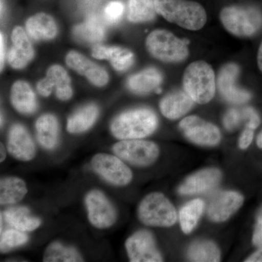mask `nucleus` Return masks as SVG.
Instances as JSON below:
<instances>
[{
    "label": "nucleus",
    "instance_id": "1",
    "mask_svg": "<svg viewBox=\"0 0 262 262\" xmlns=\"http://www.w3.org/2000/svg\"><path fill=\"white\" fill-rule=\"evenodd\" d=\"M157 13L170 23L188 30L198 31L207 21L206 10L190 0H155Z\"/></svg>",
    "mask_w": 262,
    "mask_h": 262
},
{
    "label": "nucleus",
    "instance_id": "2",
    "mask_svg": "<svg viewBox=\"0 0 262 262\" xmlns=\"http://www.w3.org/2000/svg\"><path fill=\"white\" fill-rule=\"evenodd\" d=\"M158 125L154 112L146 108H136L120 114L112 122L113 135L120 140L140 139L151 135Z\"/></svg>",
    "mask_w": 262,
    "mask_h": 262
},
{
    "label": "nucleus",
    "instance_id": "3",
    "mask_svg": "<svg viewBox=\"0 0 262 262\" xmlns=\"http://www.w3.org/2000/svg\"><path fill=\"white\" fill-rule=\"evenodd\" d=\"M184 91L194 102H210L215 94L214 71L206 61H196L188 66L183 77Z\"/></svg>",
    "mask_w": 262,
    "mask_h": 262
},
{
    "label": "nucleus",
    "instance_id": "4",
    "mask_svg": "<svg viewBox=\"0 0 262 262\" xmlns=\"http://www.w3.org/2000/svg\"><path fill=\"white\" fill-rule=\"evenodd\" d=\"M220 18L226 30L236 37H251L262 27L261 13L254 7L229 5L221 10Z\"/></svg>",
    "mask_w": 262,
    "mask_h": 262
},
{
    "label": "nucleus",
    "instance_id": "5",
    "mask_svg": "<svg viewBox=\"0 0 262 262\" xmlns=\"http://www.w3.org/2000/svg\"><path fill=\"white\" fill-rule=\"evenodd\" d=\"M146 46L151 56L166 63L185 61L189 54L185 40L164 29H156L150 33L146 38Z\"/></svg>",
    "mask_w": 262,
    "mask_h": 262
},
{
    "label": "nucleus",
    "instance_id": "6",
    "mask_svg": "<svg viewBox=\"0 0 262 262\" xmlns=\"http://www.w3.org/2000/svg\"><path fill=\"white\" fill-rule=\"evenodd\" d=\"M139 220L152 227H170L177 222L175 208L164 194L153 192L146 196L138 209Z\"/></svg>",
    "mask_w": 262,
    "mask_h": 262
},
{
    "label": "nucleus",
    "instance_id": "7",
    "mask_svg": "<svg viewBox=\"0 0 262 262\" xmlns=\"http://www.w3.org/2000/svg\"><path fill=\"white\" fill-rule=\"evenodd\" d=\"M115 155L137 166H147L155 163L160 154L158 146L151 141L141 139L121 140L113 146Z\"/></svg>",
    "mask_w": 262,
    "mask_h": 262
},
{
    "label": "nucleus",
    "instance_id": "8",
    "mask_svg": "<svg viewBox=\"0 0 262 262\" xmlns=\"http://www.w3.org/2000/svg\"><path fill=\"white\" fill-rule=\"evenodd\" d=\"M91 166L95 172L106 182L113 185L122 187L132 181L130 169L115 155L99 153L91 160Z\"/></svg>",
    "mask_w": 262,
    "mask_h": 262
},
{
    "label": "nucleus",
    "instance_id": "9",
    "mask_svg": "<svg viewBox=\"0 0 262 262\" xmlns=\"http://www.w3.org/2000/svg\"><path fill=\"white\" fill-rule=\"evenodd\" d=\"M84 204L90 223L96 228H110L116 222V210L101 191H90L84 198Z\"/></svg>",
    "mask_w": 262,
    "mask_h": 262
},
{
    "label": "nucleus",
    "instance_id": "10",
    "mask_svg": "<svg viewBox=\"0 0 262 262\" xmlns=\"http://www.w3.org/2000/svg\"><path fill=\"white\" fill-rule=\"evenodd\" d=\"M179 127L189 141L199 145L215 146L221 140L218 127L194 115L183 119Z\"/></svg>",
    "mask_w": 262,
    "mask_h": 262
},
{
    "label": "nucleus",
    "instance_id": "11",
    "mask_svg": "<svg viewBox=\"0 0 262 262\" xmlns=\"http://www.w3.org/2000/svg\"><path fill=\"white\" fill-rule=\"evenodd\" d=\"M125 248L130 261H163L153 236L148 231H139L130 236L125 242Z\"/></svg>",
    "mask_w": 262,
    "mask_h": 262
},
{
    "label": "nucleus",
    "instance_id": "12",
    "mask_svg": "<svg viewBox=\"0 0 262 262\" xmlns=\"http://www.w3.org/2000/svg\"><path fill=\"white\" fill-rule=\"evenodd\" d=\"M37 89L44 97L49 96L55 90L57 98L61 101L70 99L73 95L70 76L61 66L58 64L48 69L46 77L38 82Z\"/></svg>",
    "mask_w": 262,
    "mask_h": 262
},
{
    "label": "nucleus",
    "instance_id": "13",
    "mask_svg": "<svg viewBox=\"0 0 262 262\" xmlns=\"http://www.w3.org/2000/svg\"><path fill=\"white\" fill-rule=\"evenodd\" d=\"M239 70L235 63H227L221 69L217 79L220 94L230 103H244L251 98L248 91L239 89L237 84Z\"/></svg>",
    "mask_w": 262,
    "mask_h": 262
},
{
    "label": "nucleus",
    "instance_id": "14",
    "mask_svg": "<svg viewBox=\"0 0 262 262\" xmlns=\"http://www.w3.org/2000/svg\"><path fill=\"white\" fill-rule=\"evenodd\" d=\"M7 149L15 159L30 161L35 157L37 149L28 131L22 125L15 124L10 129Z\"/></svg>",
    "mask_w": 262,
    "mask_h": 262
},
{
    "label": "nucleus",
    "instance_id": "15",
    "mask_svg": "<svg viewBox=\"0 0 262 262\" xmlns=\"http://www.w3.org/2000/svg\"><path fill=\"white\" fill-rule=\"evenodd\" d=\"M66 62L69 67L84 76L94 85L101 87L108 82V75L106 70L78 52H70L66 57Z\"/></svg>",
    "mask_w": 262,
    "mask_h": 262
},
{
    "label": "nucleus",
    "instance_id": "16",
    "mask_svg": "<svg viewBox=\"0 0 262 262\" xmlns=\"http://www.w3.org/2000/svg\"><path fill=\"white\" fill-rule=\"evenodd\" d=\"M243 203L244 198L239 193L229 191L218 193L210 202L208 216L213 222H225L239 209Z\"/></svg>",
    "mask_w": 262,
    "mask_h": 262
},
{
    "label": "nucleus",
    "instance_id": "17",
    "mask_svg": "<svg viewBox=\"0 0 262 262\" xmlns=\"http://www.w3.org/2000/svg\"><path fill=\"white\" fill-rule=\"evenodd\" d=\"M12 47L8 55V60L13 68L20 70L32 61L34 49L27 33L20 27H15L12 33Z\"/></svg>",
    "mask_w": 262,
    "mask_h": 262
},
{
    "label": "nucleus",
    "instance_id": "18",
    "mask_svg": "<svg viewBox=\"0 0 262 262\" xmlns=\"http://www.w3.org/2000/svg\"><path fill=\"white\" fill-rule=\"evenodd\" d=\"M222 173L218 169L208 168L193 174L179 188L181 194H194L211 190L220 184Z\"/></svg>",
    "mask_w": 262,
    "mask_h": 262
},
{
    "label": "nucleus",
    "instance_id": "19",
    "mask_svg": "<svg viewBox=\"0 0 262 262\" xmlns=\"http://www.w3.org/2000/svg\"><path fill=\"white\" fill-rule=\"evenodd\" d=\"M92 56L96 59L108 60L115 70H128L134 61V53L126 48L97 45L92 49Z\"/></svg>",
    "mask_w": 262,
    "mask_h": 262
},
{
    "label": "nucleus",
    "instance_id": "20",
    "mask_svg": "<svg viewBox=\"0 0 262 262\" xmlns=\"http://www.w3.org/2000/svg\"><path fill=\"white\" fill-rule=\"evenodd\" d=\"M194 102L185 91H173L162 98L160 102V111L167 118L177 120L187 114L192 108Z\"/></svg>",
    "mask_w": 262,
    "mask_h": 262
},
{
    "label": "nucleus",
    "instance_id": "21",
    "mask_svg": "<svg viewBox=\"0 0 262 262\" xmlns=\"http://www.w3.org/2000/svg\"><path fill=\"white\" fill-rule=\"evenodd\" d=\"M162 82L163 76L160 71L150 67L130 76L127 80V86L134 94L144 95L153 91L160 92L159 87Z\"/></svg>",
    "mask_w": 262,
    "mask_h": 262
},
{
    "label": "nucleus",
    "instance_id": "22",
    "mask_svg": "<svg viewBox=\"0 0 262 262\" xmlns=\"http://www.w3.org/2000/svg\"><path fill=\"white\" fill-rule=\"evenodd\" d=\"M10 101L13 107L23 115H32L37 108V98L25 81H17L12 86Z\"/></svg>",
    "mask_w": 262,
    "mask_h": 262
},
{
    "label": "nucleus",
    "instance_id": "23",
    "mask_svg": "<svg viewBox=\"0 0 262 262\" xmlns=\"http://www.w3.org/2000/svg\"><path fill=\"white\" fill-rule=\"evenodd\" d=\"M26 29L34 40H48L56 37L58 33L54 19L44 13L30 17L26 22Z\"/></svg>",
    "mask_w": 262,
    "mask_h": 262
},
{
    "label": "nucleus",
    "instance_id": "24",
    "mask_svg": "<svg viewBox=\"0 0 262 262\" xmlns=\"http://www.w3.org/2000/svg\"><path fill=\"white\" fill-rule=\"evenodd\" d=\"M5 222L13 227L22 232L35 230L41 225V220L31 214L28 208L24 206L8 208L1 213Z\"/></svg>",
    "mask_w": 262,
    "mask_h": 262
},
{
    "label": "nucleus",
    "instance_id": "25",
    "mask_svg": "<svg viewBox=\"0 0 262 262\" xmlns=\"http://www.w3.org/2000/svg\"><path fill=\"white\" fill-rule=\"evenodd\" d=\"M35 128L39 144L46 149H54L58 144L59 134V125L56 117L51 114L42 115L37 119Z\"/></svg>",
    "mask_w": 262,
    "mask_h": 262
},
{
    "label": "nucleus",
    "instance_id": "26",
    "mask_svg": "<svg viewBox=\"0 0 262 262\" xmlns=\"http://www.w3.org/2000/svg\"><path fill=\"white\" fill-rule=\"evenodd\" d=\"M98 114L99 110L94 103H89L82 106L68 119L67 130L74 134L85 132L94 125Z\"/></svg>",
    "mask_w": 262,
    "mask_h": 262
},
{
    "label": "nucleus",
    "instance_id": "27",
    "mask_svg": "<svg viewBox=\"0 0 262 262\" xmlns=\"http://www.w3.org/2000/svg\"><path fill=\"white\" fill-rule=\"evenodd\" d=\"M28 192L23 179L15 177L2 178L0 181V204L8 206L21 201Z\"/></svg>",
    "mask_w": 262,
    "mask_h": 262
},
{
    "label": "nucleus",
    "instance_id": "28",
    "mask_svg": "<svg viewBox=\"0 0 262 262\" xmlns=\"http://www.w3.org/2000/svg\"><path fill=\"white\" fill-rule=\"evenodd\" d=\"M73 34L74 37L80 42H99L105 36L104 26L97 17L91 15L83 23L74 27Z\"/></svg>",
    "mask_w": 262,
    "mask_h": 262
},
{
    "label": "nucleus",
    "instance_id": "29",
    "mask_svg": "<svg viewBox=\"0 0 262 262\" xmlns=\"http://www.w3.org/2000/svg\"><path fill=\"white\" fill-rule=\"evenodd\" d=\"M43 261L46 262L83 261V258L75 248L53 242L45 251Z\"/></svg>",
    "mask_w": 262,
    "mask_h": 262
},
{
    "label": "nucleus",
    "instance_id": "30",
    "mask_svg": "<svg viewBox=\"0 0 262 262\" xmlns=\"http://www.w3.org/2000/svg\"><path fill=\"white\" fill-rule=\"evenodd\" d=\"M155 0H129L128 20L134 23L151 21L156 17Z\"/></svg>",
    "mask_w": 262,
    "mask_h": 262
},
{
    "label": "nucleus",
    "instance_id": "31",
    "mask_svg": "<svg viewBox=\"0 0 262 262\" xmlns=\"http://www.w3.org/2000/svg\"><path fill=\"white\" fill-rule=\"evenodd\" d=\"M204 207V202L201 199H195L187 203L181 209L179 220L184 233H190L196 227Z\"/></svg>",
    "mask_w": 262,
    "mask_h": 262
},
{
    "label": "nucleus",
    "instance_id": "32",
    "mask_svg": "<svg viewBox=\"0 0 262 262\" xmlns=\"http://www.w3.org/2000/svg\"><path fill=\"white\" fill-rule=\"evenodd\" d=\"M188 258L192 261H220V251L213 243L198 241L191 245Z\"/></svg>",
    "mask_w": 262,
    "mask_h": 262
},
{
    "label": "nucleus",
    "instance_id": "33",
    "mask_svg": "<svg viewBox=\"0 0 262 262\" xmlns=\"http://www.w3.org/2000/svg\"><path fill=\"white\" fill-rule=\"evenodd\" d=\"M28 235L25 232L15 228L1 231L0 237V250L2 253H6L13 248L19 247L27 244Z\"/></svg>",
    "mask_w": 262,
    "mask_h": 262
},
{
    "label": "nucleus",
    "instance_id": "34",
    "mask_svg": "<svg viewBox=\"0 0 262 262\" xmlns=\"http://www.w3.org/2000/svg\"><path fill=\"white\" fill-rule=\"evenodd\" d=\"M124 12V5L120 1H112L104 9V17L108 23L116 24L121 18Z\"/></svg>",
    "mask_w": 262,
    "mask_h": 262
},
{
    "label": "nucleus",
    "instance_id": "35",
    "mask_svg": "<svg viewBox=\"0 0 262 262\" xmlns=\"http://www.w3.org/2000/svg\"><path fill=\"white\" fill-rule=\"evenodd\" d=\"M241 120V114L238 110L232 108L226 114L224 118V125L228 130H232L238 126Z\"/></svg>",
    "mask_w": 262,
    "mask_h": 262
},
{
    "label": "nucleus",
    "instance_id": "36",
    "mask_svg": "<svg viewBox=\"0 0 262 262\" xmlns=\"http://www.w3.org/2000/svg\"><path fill=\"white\" fill-rule=\"evenodd\" d=\"M242 115L247 120V127L250 128L256 129L260 124L259 117L252 108L247 107L244 108L242 112Z\"/></svg>",
    "mask_w": 262,
    "mask_h": 262
},
{
    "label": "nucleus",
    "instance_id": "37",
    "mask_svg": "<svg viewBox=\"0 0 262 262\" xmlns=\"http://www.w3.org/2000/svg\"><path fill=\"white\" fill-rule=\"evenodd\" d=\"M253 244L256 246H262V208L257 216L256 227L253 236Z\"/></svg>",
    "mask_w": 262,
    "mask_h": 262
},
{
    "label": "nucleus",
    "instance_id": "38",
    "mask_svg": "<svg viewBox=\"0 0 262 262\" xmlns=\"http://www.w3.org/2000/svg\"><path fill=\"white\" fill-rule=\"evenodd\" d=\"M253 138V129L246 127L242 135L239 138V146L241 149H246L252 142Z\"/></svg>",
    "mask_w": 262,
    "mask_h": 262
},
{
    "label": "nucleus",
    "instance_id": "39",
    "mask_svg": "<svg viewBox=\"0 0 262 262\" xmlns=\"http://www.w3.org/2000/svg\"><path fill=\"white\" fill-rule=\"evenodd\" d=\"M5 40H4V36H3V33H1V36H0V57H1V59H0V61H1V70H3V67H4V62H5Z\"/></svg>",
    "mask_w": 262,
    "mask_h": 262
},
{
    "label": "nucleus",
    "instance_id": "40",
    "mask_svg": "<svg viewBox=\"0 0 262 262\" xmlns=\"http://www.w3.org/2000/svg\"><path fill=\"white\" fill-rule=\"evenodd\" d=\"M246 262H261L262 261V248L258 250L256 252L251 255L248 259L246 260Z\"/></svg>",
    "mask_w": 262,
    "mask_h": 262
},
{
    "label": "nucleus",
    "instance_id": "41",
    "mask_svg": "<svg viewBox=\"0 0 262 262\" xmlns=\"http://www.w3.org/2000/svg\"><path fill=\"white\" fill-rule=\"evenodd\" d=\"M257 62L258 68L262 72V42L260 45L259 48H258Z\"/></svg>",
    "mask_w": 262,
    "mask_h": 262
},
{
    "label": "nucleus",
    "instance_id": "42",
    "mask_svg": "<svg viewBox=\"0 0 262 262\" xmlns=\"http://www.w3.org/2000/svg\"><path fill=\"white\" fill-rule=\"evenodd\" d=\"M0 156H1L0 161H1V163H3L7 156L6 149H5V146L3 144H1V147H0Z\"/></svg>",
    "mask_w": 262,
    "mask_h": 262
},
{
    "label": "nucleus",
    "instance_id": "43",
    "mask_svg": "<svg viewBox=\"0 0 262 262\" xmlns=\"http://www.w3.org/2000/svg\"><path fill=\"white\" fill-rule=\"evenodd\" d=\"M257 145L258 147L261 148L262 149V131L260 133L257 138Z\"/></svg>",
    "mask_w": 262,
    "mask_h": 262
}]
</instances>
